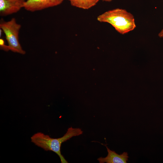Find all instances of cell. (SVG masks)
Segmentation results:
<instances>
[{"label": "cell", "instance_id": "cell-3", "mask_svg": "<svg viewBox=\"0 0 163 163\" xmlns=\"http://www.w3.org/2000/svg\"><path fill=\"white\" fill-rule=\"evenodd\" d=\"M21 27V25L17 23L14 18L7 21L1 20L0 28L5 34L9 50L24 54L26 52L22 49L19 41V31Z\"/></svg>", "mask_w": 163, "mask_h": 163}, {"label": "cell", "instance_id": "cell-5", "mask_svg": "<svg viewBox=\"0 0 163 163\" xmlns=\"http://www.w3.org/2000/svg\"><path fill=\"white\" fill-rule=\"evenodd\" d=\"M25 0H0V15L5 16L16 13L24 8Z\"/></svg>", "mask_w": 163, "mask_h": 163}, {"label": "cell", "instance_id": "cell-9", "mask_svg": "<svg viewBox=\"0 0 163 163\" xmlns=\"http://www.w3.org/2000/svg\"><path fill=\"white\" fill-rule=\"evenodd\" d=\"M158 36L160 38L163 37V28L161 31L158 33Z\"/></svg>", "mask_w": 163, "mask_h": 163}, {"label": "cell", "instance_id": "cell-4", "mask_svg": "<svg viewBox=\"0 0 163 163\" xmlns=\"http://www.w3.org/2000/svg\"><path fill=\"white\" fill-rule=\"evenodd\" d=\"M64 0H27L24 8L26 10L34 12L57 6Z\"/></svg>", "mask_w": 163, "mask_h": 163}, {"label": "cell", "instance_id": "cell-8", "mask_svg": "<svg viewBox=\"0 0 163 163\" xmlns=\"http://www.w3.org/2000/svg\"><path fill=\"white\" fill-rule=\"evenodd\" d=\"M0 49L5 51H9L8 46L5 44V43L4 40L2 38L0 39Z\"/></svg>", "mask_w": 163, "mask_h": 163}, {"label": "cell", "instance_id": "cell-10", "mask_svg": "<svg viewBox=\"0 0 163 163\" xmlns=\"http://www.w3.org/2000/svg\"><path fill=\"white\" fill-rule=\"evenodd\" d=\"M101 0L105 1V2H110L112 1L113 0Z\"/></svg>", "mask_w": 163, "mask_h": 163}, {"label": "cell", "instance_id": "cell-7", "mask_svg": "<svg viewBox=\"0 0 163 163\" xmlns=\"http://www.w3.org/2000/svg\"><path fill=\"white\" fill-rule=\"evenodd\" d=\"M68 0L73 6L83 9H88L96 5L100 0Z\"/></svg>", "mask_w": 163, "mask_h": 163}, {"label": "cell", "instance_id": "cell-6", "mask_svg": "<svg viewBox=\"0 0 163 163\" xmlns=\"http://www.w3.org/2000/svg\"><path fill=\"white\" fill-rule=\"evenodd\" d=\"M108 154L104 158L101 157L97 160L100 163H126L129 156L127 152H124L121 154H118L114 151L110 150L105 145Z\"/></svg>", "mask_w": 163, "mask_h": 163}, {"label": "cell", "instance_id": "cell-2", "mask_svg": "<svg viewBox=\"0 0 163 163\" xmlns=\"http://www.w3.org/2000/svg\"><path fill=\"white\" fill-rule=\"evenodd\" d=\"M83 131L79 128H69L66 134L62 137L53 138L49 136L39 132L31 137V141L36 145L46 151H51L56 153L59 157L62 163H67V161L61 154L60 148L62 144L73 136L82 134Z\"/></svg>", "mask_w": 163, "mask_h": 163}, {"label": "cell", "instance_id": "cell-1", "mask_svg": "<svg viewBox=\"0 0 163 163\" xmlns=\"http://www.w3.org/2000/svg\"><path fill=\"white\" fill-rule=\"evenodd\" d=\"M97 20L111 24L119 33L124 34L133 30L136 25L133 15L126 10L116 8L98 15Z\"/></svg>", "mask_w": 163, "mask_h": 163}]
</instances>
